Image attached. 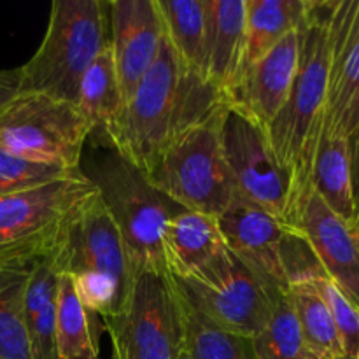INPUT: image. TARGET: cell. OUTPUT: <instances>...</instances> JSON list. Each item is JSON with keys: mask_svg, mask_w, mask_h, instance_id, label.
Returning a JSON list of instances; mask_svg holds the SVG:
<instances>
[{"mask_svg": "<svg viewBox=\"0 0 359 359\" xmlns=\"http://www.w3.org/2000/svg\"><path fill=\"white\" fill-rule=\"evenodd\" d=\"M359 0H337L333 56L323 130L349 139L359 126V35L354 14Z\"/></svg>", "mask_w": 359, "mask_h": 359, "instance_id": "2e32d148", "label": "cell"}, {"mask_svg": "<svg viewBox=\"0 0 359 359\" xmlns=\"http://www.w3.org/2000/svg\"><path fill=\"white\" fill-rule=\"evenodd\" d=\"M217 221L226 248L273 297L323 270L300 231L238 195Z\"/></svg>", "mask_w": 359, "mask_h": 359, "instance_id": "ba28073f", "label": "cell"}, {"mask_svg": "<svg viewBox=\"0 0 359 359\" xmlns=\"http://www.w3.org/2000/svg\"><path fill=\"white\" fill-rule=\"evenodd\" d=\"M251 340L256 359H305L309 356L287 293L277 298L270 319Z\"/></svg>", "mask_w": 359, "mask_h": 359, "instance_id": "83f0119b", "label": "cell"}, {"mask_svg": "<svg viewBox=\"0 0 359 359\" xmlns=\"http://www.w3.org/2000/svg\"><path fill=\"white\" fill-rule=\"evenodd\" d=\"M30 270H0V359H32L25 326Z\"/></svg>", "mask_w": 359, "mask_h": 359, "instance_id": "484cf974", "label": "cell"}, {"mask_svg": "<svg viewBox=\"0 0 359 359\" xmlns=\"http://www.w3.org/2000/svg\"><path fill=\"white\" fill-rule=\"evenodd\" d=\"M309 0H245V49L241 74L300 30Z\"/></svg>", "mask_w": 359, "mask_h": 359, "instance_id": "44dd1931", "label": "cell"}, {"mask_svg": "<svg viewBox=\"0 0 359 359\" xmlns=\"http://www.w3.org/2000/svg\"><path fill=\"white\" fill-rule=\"evenodd\" d=\"M287 298L297 316L309 354L326 359H346L332 312L311 280L298 279L291 283Z\"/></svg>", "mask_w": 359, "mask_h": 359, "instance_id": "603a6c76", "label": "cell"}, {"mask_svg": "<svg viewBox=\"0 0 359 359\" xmlns=\"http://www.w3.org/2000/svg\"><path fill=\"white\" fill-rule=\"evenodd\" d=\"M354 226H356L358 235H359V209H358V214H356V223H354Z\"/></svg>", "mask_w": 359, "mask_h": 359, "instance_id": "836d02e7", "label": "cell"}, {"mask_svg": "<svg viewBox=\"0 0 359 359\" xmlns=\"http://www.w3.org/2000/svg\"><path fill=\"white\" fill-rule=\"evenodd\" d=\"M163 34L175 55L202 76L205 0H156Z\"/></svg>", "mask_w": 359, "mask_h": 359, "instance_id": "cb8c5ba5", "label": "cell"}, {"mask_svg": "<svg viewBox=\"0 0 359 359\" xmlns=\"http://www.w3.org/2000/svg\"><path fill=\"white\" fill-rule=\"evenodd\" d=\"M300 60V30L291 32L272 51L249 65L226 97V104L269 128L290 98Z\"/></svg>", "mask_w": 359, "mask_h": 359, "instance_id": "9a60e30c", "label": "cell"}, {"mask_svg": "<svg viewBox=\"0 0 359 359\" xmlns=\"http://www.w3.org/2000/svg\"><path fill=\"white\" fill-rule=\"evenodd\" d=\"M305 359H326V358H319V356H314V354H309Z\"/></svg>", "mask_w": 359, "mask_h": 359, "instance_id": "e575fe53", "label": "cell"}, {"mask_svg": "<svg viewBox=\"0 0 359 359\" xmlns=\"http://www.w3.org/2000/svg\"><path fill=\"white\" fill-rule=\"evenodd\" d=\"M60 273L49 262L28 273L25 291V326L32 359H60L56 344V300Z\"/></svg>", "mask_w": 359, "mask_h": 359, "instance_id": "ffe728a7", "label": "cell"}, {"mask_svg": "<svg viewBox=\"0 0 359 359\" xmlns=\"http://www.w3.org/2000/svg\"><path fill=\"white\" fill-rule=\"evenodd\" d=\"M305 279L311 280L312 286L318 290L325 304L328 305L337 330H339L340 340H342L346 359H353L359 347V311L351 304L344 291L326 276L325 270H319L314 276L305 277Z\"/></svg>", "mask_w": 359, "mask_h": 359, "instance_id": "f546056e", "label": "cell"}, {"mask_svg": "<svg viewBox=\"0 0 359 359\" xmlns=\"http://www.w3.org/2000/svg\"><path fill=\"white\" fill-rule=\"evenodd\" d=\"M95 359H102V358H100V356H98V358H95ZM111 359H114V358H112V356H111Z\"/></svg>", "mask_w": 359, "mask_h": 359, "instance_id": "8d00e7d4", "label": "cell"}, {"mask_svg": "<svg viewBox=\"0 0 359 359\" xmlns=\"http://www.w3.org/2000/svg\"><path fill=\"white\" fill-rule=\"evenodd\" d=\"M21 72L20 69L0 70V111L20 93Z\"/></svg>", "mask_w": 359, "mask_h": 359, "instance_id": "4dcf8cb0", "label": "cell"}, {"mask_svg": "<svg viewBox=\"0 0 359 359\" xmlns=\"http://www.w3.org/2000/svg\"><path fill=\"white\" fill-rule=\"evenodd\" d=\"M351 149V175H353V195L356 203V214L359 209V126L356 132L349 137Z\"/></svg>", "mask_w": 359, "mask_h": 359, "instance_id": "1f68e13d", "label": "cell"}, {"mask_svg": "<svg viewBox=\"0 0 359 359\" xmlns=\"http://www.w3.org/2000/svg\"><path fill=\"white\" fill-rule=\"evenodd\" d=\"M186 323H188V339H186L184 356L188 359H256L251 339L216 328L205 318H202L188 302H186Z\"/></svg>", "mask_w": 359, "mask_h": 359, "instance_id": "4316f807", "label": "cell"}, {"mask_svg": "<svg viewBox=\"0 0 359 359\" xmlns=\"http://www.w3.org/2000/svg\"><path fill=\"white\" fill-rule=\"evenodd\" d=\"M245 49V0H205L202 76L224 102L241 77Z\"/></svg>", "mask_w": 359, "mask_h": 359, "instance_id": "e0dca14e", "label": "cell"}, {"mask_svg": "<svg viewBox=\"0 0 359 359\" xmlns=\"http://www.w3.org/2000/svg\"><path fill=\"white\" fill-rule=\"evenodd\" d=\"M224 104L205 77L182 63L163 34L156 60L132 97L98 130L123 158L149 175L170 144Z\"/></svg>", "mask_w": 359, "mask_h": 359, "instance_id": "6da1fadb", "label": "cell"}, {"mask_svg": "<svg viewBox=\"0 0 359 359\" xmlns=\"http://www.w3.org/2000/svg\"><path fill=\"white\" fill-rule=\"evenodd\" d=\"M77 172L79 168L67 170V168L55 167V165L35 163V161L25 160V158L0 149V196L30 191V189L60 181V179H65Z\"/></svg>", "mask_w": 359, "mask_h": 359, "instance_id": "f1b7e54d", "label": "cell"}, {"mask_svg": "<svg viewBox=\"0 0 359 359\" xmlns=\"http://www.w3.org/2000/svg\"><path fill=\"white\" fill-rule=\"evenodd\" d=\"M123 104L114 58L111 46H107L84 72L77 91V105L95 128H104L119 114Z\"/></svg>", "mask_w": 359, "mask_h": 359, "instance_id": "d4e9b609", "label": "cell"}, {"mask_svg": "<svg viewBox=\"0 0 359 359\" xmlns=\"http://www.w3.org/2000/svg\"><path fill=\"white\" fill-rule=\"evenodd\" d=\"M49 263L72 279L83 304L102 321L121 312L137 277L128 249L98 193Z\"/></svg>", "mask_w": 359, "mask_h": 359, "instance_id": "5b68a950", "label": "cell"}, {"mask_svg": "<svg viewBox=\"0 0 359 359\" xmlns=\"http://www.w3.org/2000/svg\"><path fill=\"white\" fill-rule=\"evenodd\" d=\"M224 109L226 104L182 133L147 175L154 188L186 210L221 216L237 198L221 135Z\"/></svg>", "mask_w": 359, "mask_h": 359, "instance_id": "52a82bcc", "label": "cell"}, {"mask_svg": "<svg viewBox=\"0 0 359 359\" xmlns=\"http://www.w3.org/2000/svg\"><path fill=\"white\" fill-rule=\"evenodd\" d=\"M95 130L79 105L39 91H20L0 111V149L77 170Z\"/></svg>", "mask_w": 359, "mask_h": 359, "instance_id": "30bf717a", "label": "cell"}, {"mask_svg": "<svg viewBox=\"0 0 359 359\" xmlns=\"http://www.w3.org/2000/svg\"><path fill=\"white\" fill-rule=\"evenodd\" d=\"M163 39L156 0H111L109 46L114 58L123 102L135 91L156 60Z\"/></svg>", "mask_w": 359, "mask_h": 359, "instance_id": "4fadbf2b", "label": "cell"}, {"mask_svg": "<svg viewBox=\"0 0 359 359\" xmlns=\"http://www.w3.org/2000/svg\"><path fill=\"white\" fill-rule=\"evenodd\" d=\"M312 191L347 223H356L349 139L323 130L312 167Z\"/></svg>", "mask_w": 359, "mask_h": 359, "instance_id": "d6986e66", "label": "cell"}, {"mask_svg": "<svg viewBox=\"0 0 359 359\" xmlns=\"http://www.w3.org/2000/svg\"><path fill=\"white\" fill-rule=\"evenodd\" d=\"M221 135L237 195L291 228V181L266 130L226 104Z\"/></svg>", "mask_w": 359, "mask_h": 359, "instance_id": "7c38bea8", "label": "cell"}, {"mask_svg": "<svg viewBox=\"0 0 359 359\" xmlns=\"http://www.w3.org/2000/svg\"><path fill=\"white\" fill-rule=\"evenodd\" d=\"M109 46V2L55 0L37 51L20 67V91H39L77 104L88 67Z\"/></svg>", "mask_w": 359, "mask_h": 359, "instance_id": "8992f818", "label": "cell"}, {"mask_svg": "<svg viewBox=\"0 0 359 359\" xmlns=\"http://www.w3.org/2000/svg\"><path fill=\"white\" fill-rule=\"evenodd\" d=\"M181 359H188V358H186V356H182V358H181Z\"/></svg>", "mask_w": 359, "mask_h": 359, "instance_id": "74e56055", "label": "cell"}, {"mask_svg": "<svg viewBox=\"0 0 359 359\" xmlns=\"http://www.w3.org/2000/svg\"><path fill=\"white\" fill-rule=\"evenodd\" d=\"M294 230L300 231L326 276L359 311V235L354 224L337 216L316 195H309Z\"/></svg>", "mask_w": 359, "mask_h": 359, "instance_id": "5bb4252c", "label": "cell"}, {"mask_svg": "<svg viewBox=\"0 0 359 359\" xmlns=\"http://www.w3.org/2000/svg\"><path fill=\"white\" fill-rule=\"evenodd\" d=\"M354 30H356V34L359 35V4H358V9H356V14H354Z\"/></svg>", "mask_w": 359, "mask_h": 359, "instance_id": "d6a6232c", "label": "cell"}, {"mask_svg": "<svg viewBox=\"0 0 359 359\" xmlns=\"http://www.w3.org/2000/svg\"><path fill=\"white\" fill-rule=\"evenodd\" d=\"M97 196L81 174L0 196V270H32L58 255L70 228Z\"/></svg>", "mask_w": 359, "mask_h": 359, "instance_id": "277c9868", "label": "cell"}, {"mask_svg": "<svg viewBox=\"0 0 359 359\" xmlns=\"http://www.w3.org/2000/svg\"><path fill=\"white\" fill-rule=\"evenodd\" d=\"M104 332V321L83 304L72 279L60 273L56 300V344L60 359L98 358Z\"/></svg>", "mask_w": 359, "mask_h": 359, "instance_id": "7402d4cb", "label": "cell"}, {"mask_svg": "<svg viewBox=\"0 0 359 359\" xmlns=\"http://www.w3.org/2000/svg\"><path fill=\"white\" fill-rule=\"evenodd\" d=\"M79 170L95 186L114 221L135 272H167L161 235L182 207L154 188L149 177L123 158L98 128L88 139Z\"/></svg>", "mask_w": 359, "mask_h": 359, "instance_id": "3957f363", "label": "cell"}, {"mask_svg": "<svg viewBox=\"0 0 359 359\" xmlns=\"http://www.w3.org/2000/svg\"><path fill=\"white\" fill-rule=\"evenodd\" d=\"M175 283L184 300L210 325L248 339L262 332L279 298L230 249H224L189 276L175 279Z\"/></svg>", "mask_w": 359, "mask_h": 359, "instance_id": "8fae6325", "label": "cell"}, {"mask_svg": "<svg viewBox=\"0 0 359 359\" xmlns=\"http://www.w3.org/2000/svg\"><path fill=\"white\" fill-rule=\"evenodd\" d=\"M335 7L337 0H309L293 88L284 109L266 128L273 153L291 181V228L312 193V167L328 98Z\"/></svg>", "mask_w": 359, "mask_h": 359, "instance_id": "7a4b0ae2", "label": "cell"}, {"mask_svg": "<svg viewBox=\"0 0 359 359\" xmlns=\"http://www.w3.org/2000/svg\"><path fill=\"white\" fill-rule=\"evenodd\" d=\"M353 359H359V347H358V353H356V356H354Z\"/></svg>", "mask_w": 359, "mask_h": 359, "instance_id": "d590c367", "label": "cell"}, {"mask_svg": "<svg viewBox=\"0 0 359 359\" xmlns=\"http://www.w3.org/2000/svg\"><path fill=\"white\" fill-rule=\"evenodd\" d=\"M226 248L217 216L186 210L175 214L161 235L165 269L175 279L189 276Z\"/></svg>", "mask_w": 359, "mask_h": 359, "instance_id": "ac0fdd59", "label": "cell"}, {"mask_svg": "<svg viewBox=\"0 0 359 359\" xmlns=\"http://www.w3.org/2000/svg\"><path fill=\"white\" fill-rule=\"evenodd\" d=\"M104 326L114 359H181L186 353V302L168 272L137 273L125 307Z\"/></svg>", "mask_w": 359, "mask_h": 359, "instance_id": "9c48e42d", "label": "cell"}]
</instances>
